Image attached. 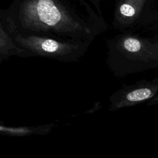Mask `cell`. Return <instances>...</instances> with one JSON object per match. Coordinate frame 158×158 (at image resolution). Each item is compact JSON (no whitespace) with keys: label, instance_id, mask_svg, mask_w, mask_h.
Returning a JSON list of instances; mask_svg holds the SVG:
<instances>
[{"label":"cell","instance_id":"cell-1","mask_svg":"<svg viewBox=\"0 0 158 158\" xmlns=\"http://www.w3.org/2000/svg\"><path fill=\"white\" fill-rule=\"evenodd\" d=\"M21 27L35 35L63 41L91 42L98 34L89 26L62 11L52 0H30L22 6Z\"/></svg>","mask_w":158,"mask_h":158},{"label":"cell","instance_id":"cell-2","mask_svg":"<svg viewBox=\"0 0 158 158\" xmlns=\"http://www.w3.org/2000/svg\"><path fill=\"white\" fill-rule=\"evenodd\" d=\"M106 63L116 77L158 68L157 37H141L131 33L107 41Z\"/></svg>","mask_w":158,"mask_h":158},{"label":"cell","instance_id":"cell-3","mask_svg":"<svg viewBox=\"0 0 158 158\" xmlns=\"http://www.w3.org/2000/svg\"><path fill=\"white\" fill-rule=\"evenodd\" d=\"M14 41L27 53V57L37 56L65 63L78 61L88 51L91 42L63 41L35 35L12 33Z\"/></svg>","mask_w":158,"mask_h":158},{"label":"cell","instance_id":"cell-4","mask_svg":"<svg viewBox=\"0 0 158 158\" xmlns=\"http://www.w3.org/2000/svg\"><path fill=\"white\" fill-rule=\"evenodd\" d=\"M158 95V78L151 80L142 79L130 85L123 86L109 97V111L135 106L147 102Z\"/></svg>","mask_w":158,"mask_h":158},{"label":"cell","instance_id":"cell-5","mask_svg":"<svg viewBox=\"0 0 158 158\" xmlns=\"http://www.w3.org/2000/svg\"><path fill=\"white\" fill-rule=\"evenodd\" d=\"M2 54L7 57L12 55L27 57V52L15 44L12 35L6 33L0 24V56Z\"/></svg>","mask_w":158,"mask_h":158},{"label":"cell","instance_id":"cell-6","mask_svg":"<svg viewBox=\"0 0 158 158\" xmlns=\"http://www.w3.org/2000/svg\"><path fill=\"white\" fill-rule=\"evenodd\" d=\"M101 102H95L93 107H92L91 109H90L88 110H86L85 112V114H93L94 112L97 111L98 110H99V109H101Z\"/></svg>","mask_w":158,"mask_h":158}]
</instances>
